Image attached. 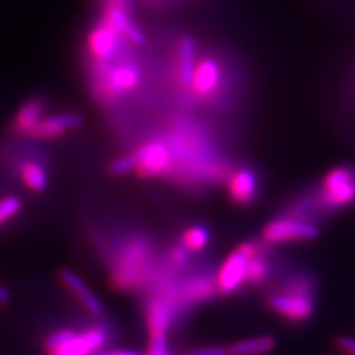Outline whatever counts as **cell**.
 I'll use <instances>...</instances> for the list:
<instances>
[{"instance_id":"603a6c76","label":"cell","mask_w":355,"mask_h":355,"mask_svg":"<svg viewBox=\"0 0 355 355\" xmlns=\"http://www.w3.org/2000/svg\"><path fill=\"white\" fill-rule=\"evenodd\" d=\"M147 355H171L169 343H168V338H166V335L151 336Z\"/></svg>"},{"instance_id":"e0dca14e","label":"cell","mask_w":355,"mask_h":355,"mask_svg":"<svg viewBox=\"0 0 355 355\" xmlns=\"http://www.w3.org/2000/svg\"><path fill=\"white\" fill-rule=\"evenodd\" d=\"M43 108H44L43 99L40 98L28 99V101L18 111V114L15 117V128L19 132L28 133L40 121Z\"/></svg>"},{"instance_id":"d6986e66","label":"cell","mask_w":355,"mask_h":355,"mask_svg":"<svg viewBox=\"0 0 355 355\" xmlns=\"http://www.w3.org/2000/svg\"><path fill=\"white\" fill-rule=\"evenodd\" d=\"M209 239H210L209 231L205 227H193L185 231L182 241H184L185 249L202 250L203 248L207 246Z\"/></svg>"},{"instance_id":"7402d4cb","label":"cell","mask_w":355,"mask_h":355,"mask_svg":"<svg viewBox=\"0 0 355 355\" xmlns=\"http://www.w3.org/2000/svg\"><path fill=\"white\" fill-rule=\"evenodd\" d=\"M137 169V159L135 155H125V157H119L110 164V171L114 175H126L132 171Z\"/></svg>"},{"instance_id":"7c38bea8","label":"cell","mask_w":355,"mask_h":355,"mask_svg":"<svg viewBox=\"0 0 355 355\" xmlns=\"http://www.w3.org/2000/svg\"><path fill=\"white\" fill-rule=\"evenodd\" d=\"M230 194L234 202L248 205L258 194V180L250 169H240L230 180Z\"/></svg>"},{"instance_id":"277c9868","label":"cell","mask_w":355,"mask_h":355,"mask_svg":"<svg viewBox=\"0 0 355 355\" xmlns=\"http://www.w3.org/2000/svg\"><path fill=\"white\" fill-rule=\"evenodd\" d=\"M263 240L268 243H293V241H311L318 237V228L309 222L280 218L270 222L263 228Z\"/></svg>"},{"instance_id":"484cf974","label":"cell","mask_w":355,"mask_h":355,"mask_svg":"<svg viewBox=\"0 0 355 355\" xmlns=\"http://www.w3.org/2000/svg\"><path fill=\"white\" fill-rule=\"evenodd\" d=\"M95 355H141V354L130 349H101Z\"/></svg>"},{"instance_id":"7a4b0ae2","label":"cell","mask_w":355,"mask_h":355,"mask_svg":"<svg viewBox=\"0 0 355 355\" xmlns=\"http://www.w3.org/2000/svg\"><path fill=\"white\" fill-rule=\"evenodd\" d=\"M321 203L330 209L347 207L355 203V169L339 166L327 173L320 193Z\"/></svg>"},{"instance_id":"9a60e30c","label":"cell","mask_w":355,"mask_h":355,"mask_svg":"<svg viewBox=\"0 0 355 355\" xmlns=\"http://www.w3.org/2000/svg\"><path fill=\"white\" fill-rule=\"evenodd\" d=\"M172 321V313L169 305L163 299L155 297L148 304L147 309V323L151 336L166 335Z\"/></svg>"},{"instance_id":"5bb4252c","label":"cell","mask_w":355,"mask_h":355,"mask_svg":"<svg viewBox=\"0 0 355 355\" xmlns=\"http://www.w3.org/2000/svg\"><path fill=\"white\" fill-rule=\"evenodd\" d=\"M197 65V49L193 37L185 36L180 42V69L178 76L182 86H190Z\"/></svg>"},{"instance_id":"8fae6325","label":"cell","mask_w":355,"mask_h":355,"mask_svg":"<svg viewBox=\"0 0 355 355\" xmlns=\"http://www.w3.org/2000/svg\"><path fill=\"white\" fill-rule=\"evenodd\" d=\"M141 80L138 67L132 64H121L114 67L105 77L110 94H126L135 89Z\"/></svg>"},{"instance_id":"9c48e42d","label":"cell","mask_w":355,"mask_h":355,"mask_svg":"<svg viewBox=\"0 0 355 355\" xmlns=\"http://www.w3.org/2000/svg\"><path fill=\"white\" fill-rule=\"evenodd\" d=\"M121 37L119 33L111 27L104 19L101 24H98L89 35V49L92 55L99 61H108L114 57L121 43Z\"/></svg>"},{"instance_id":"5b68a950","label":"cell","mask_w":355,"mask_h":355,"mask_svg":"<svg viewBox=\"0 0 355 355\" xmlns=\"http://www.w3.org/2000/svg\"><path fill=\"white\" fill-rule=\"evenodd\" d=\"M129 5L126 0H110L105 12V21L113 27L125 40L135 46H142L146 43V36L139 27L133 22L128 14Z\"/></svg>"},{"instance_id":"30bf717a","label":"cell","mask_w":355,"mask_h":355,"mask_svg":"<svg viewBox=\"0 0 355 355\" xmlns=\"http://www.w3.org/2000/svg\"><path fill=\"white\" fill-rule=\"evenodd\" d=\"M61 280L65 287L77 297L83 308L89 314L94 317H103L104 315V305L99 301V297L87 287V284L71 270H62L61 271Z\"/></svg>"},{"instance_id":"ffe728a7","label":"cell","mask_w":355,"mask_h":355,"mask_svg":"<svg viewBox=\"0 0 355 355\" xmlns=\"http://www.w3.org/2000/svg\"><path fill=\"white\" fill-rule=\"evenodd\" d=\"M270 274V265L265 259L259 258L258 253L249 259L248 272H246V283H259L265 280Z\"/></svg>"},{"instance_id":"6da1fadb","label":"cell","mask_w":355,"mask_h":355,"mask_svg":"<svg viewBox=\"0 0 355 355\" xmlns=\"http://www.w3.org/2000/svg\"><path fill=\"white\" fill-rule=\"evenodd\" d=\"M107 340L104 329L94 327L83 331L62 329L51 333L44 340L49 355H95Z\"/></svg>"},{"instance_id":"2e32d148","label":"cell","mask_w":355,"mask_h":355,"mask_svg":"<svg viewBox=\"0 0 355 355\" xmlns=\"http://www.w3.org/2000/svg\"><path fill=\"white\" fill-rule=\"evenodd\" d=\"M275 348V339L271 336H258L239 340L228 348L230 355H265Z\"/></svg>"},{"instance_id":"83f0119b","label":"cell","mask_w":355,"mask_h":355,"mask_svg":"<svg viewBox=\"0 0 355 355\" xmlns=\"http://www.w3.org/2000/svg\"><path fill=\"white\" fill-rule=\"evenodd\" d=\"M175 257H176V259L184 261V259H185V257H187V252H185L184 249H180V250H178V252L175 253Z\"/></svg>"},{"instance_id":"4fadbf2b","label":"cell","mask_w":355,"mask_h":355,"mask_svg":"<svg viewBox=\"0 0 355 355\" xmlns=\"http://www.w3.org/2000/svg\"><path fill=\"white\" fill-rule=\"evenodd\" d=\"M220 77V69L215 60L206 58L197 62L196 71L193 76V87L200 95H209L215 91Z\"/></svg>"},{"instance_id":"ac0fdd59","label":"cell","mask_w":355,"mask_h":355,"mask_svg":"<svg viewBox=\"0 0 355 355\" xmlns=\"http://www.w3.org/2000/svg\"><path fill=\"white\" fill-rule=\"evenodd\" d=\"M21 176L24 184L33 191H43L48 187V175L46 171L43 169L36 162H26L21 168Z\"/></svg>"},{"instance_id":"ba28073f","label":"cell","mask_w":355,"mask_h":355,"mask_svg":"<svg viewBox=\"0 0 355 355\" xmlns=\"http://www.w3.org/2000/svg\"><path fill=\"white\" fill-rule=\"evenodd\" d=\"M137 171L142 176L160 175L171 164V154L162 142H151L144 146L135 154Z\"/></svg>"},{"instance_id":"8992f818","label":"cell","mask_w":355,"mask_h":355,"mask_svg":"<svg viewBox=\"0 0 355 355\" xmlns=\"http://www.w3.org/2000/svg\"><path fill=\"white\" fill-rule=\"evenodd\" d=\"M270 306L275 313L295 321H304L314 313V304L308 293L297 291L271 296Z\"/></svg>"},{"instance_id":"d4e9b609","label":"cell","mask_w":355,"mask_h":355,"mask_svg":"<svg viewBox=\"0 0 355 355\" xmlns=\"http://www.w3.org/2000/svg\"><path fill=\"white\" fill-rule=\"evenodd\" d=\"M190 355H230L228 349L220 348V347H205V348H197L190 352Z\"/></svg>"},{"instance_id":"52a82bcc","label":"cell","mask_w":355,"mask_h":355,"mask_svg":"<svg viewBox=\"0 0 355 355\" xmlns=\"http://www.w3.org/2000/svg\"><path fill=\"white\" fill-rule=\"evenodd\" d=\"M83 125V117L71 113H58L42 117L39 123L33 128L28 135L39 139H53L64 135L65 132L74 130Z\"/></svg>"},{"instance_id":"4316f807","label":"cell","mask_w":355,"mask_h":355,"mask_svg":"<svg viewBox=\"0 0 355 355\" xmlns=\"http://www.w3.org/2000/svg\"><path fill=\"white\" fill-rule=\"evenodd\" d=\"M10 302V293L8 288L0 283V305H6Z\"/></svg>"},{"instance_id":"3957f363","label":"cell","mask_w":355,"mask_h":355,"mask_svg":"<svg viewBox=\"0 0 355 355\" xmlns=\"http://www.w3.org/2000/svg\"><path fill=\"white\" fill-rule=\"evenodd\" d=\"M257 253L258 249L253 243H244L222 263L216 277V287L222 295L234 293L243 283H246L249 259Z\"/></svg>"},{"instance_id":"44dd1931","label":"cell","mask_w":355,"mask_h":355,"mask_svg":"<svg viewBox=\"0 0 355 355\" xmlns=\"http://www.w3.org/2000/svg\"><path fill=\"white\" fill-rule=\"evenodd\" d=\"M22 207L21 198L17 196H8L0 198V225H3L5 222L12 219L19 214Z\"/></svg>"},{"instance_id":"cb8c5ba5","label":"cell","mask_w":355,"mask_h":355,"mask_svg":"<svg viewBox=\"0 0 355 355\" xmlns=\"http://www.w3.org/2000/svg\"><path fill=\"white\" fill-rule=\"evenodd\" d=\"M338 348L348 355H355V339L349 336H342L338 339Z\"/></svg>"}]
</instances>
